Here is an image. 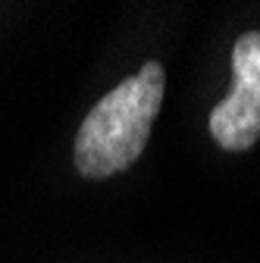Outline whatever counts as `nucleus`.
I'll return each instance as SVG.
<instances>
[{"label": "nucleus", "mask_w": 260, "mask_h": 263, "mask_svg": "<svg viewBox=\"0 0 260 263\" xmlns=\"http://www.w3.org/2000/svg\"><path fill=\"white\" fill-rule=\"evenodd\" d=\"M210 135L235 154L260 138V31H248L232 47V88L210 110Z\"/></svg>", "instance_id": "2"}, {"label": "nucleus", "mask_w": 260, "mask_h": 263, "mask_svg": "<svg viewBox=\"0 0 260 263\" xmlns=\"http://www.w3.org/2000/svg\"><path fill=\"white\" fill-rule=\"evenodd\" d=\"M166 91V72L147 60L135 76L122 79L97 101L76 135V170L85 179H110L141 157L151 125Z\"/></svg>", "instance_id": "1"}]
</instances>
